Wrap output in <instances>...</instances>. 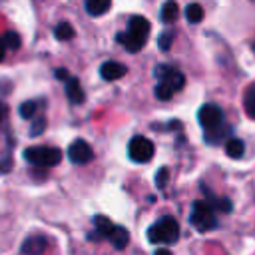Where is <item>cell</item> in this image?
Returning a JSON list of instances; mask_svg holds the SVG:
<instances>
[{
	"label": "cell",
	"mask_w": 255,
	"mask_h": 255,
	"mask_svg": "<svg viewBox=\"0 0 255 255\" xmlns=\"http://www.w3.org/2000/svg\"><path fill=\"white\" fill-rule=\"evenodd\" d=\"M147 239H149V243H155V245H159V243L171 245L179 239V223L173 217L163 215L147 229Z\"/></svg>",
	"instance_id": "6da1fadb"
},
{
	"label": "cell",
	"mask_w": 255,
	"mask_h": 255,
	"mask_svg": "<svg viewBox=\"0 0 255 255\" xmlns=\"http://www.w3.org/2000/svg\"><path fill=\"white\" fill-rule=\"evenodd\" d=\"M189 223L205 233V231H211L213 227H217V217H215V209L207 203V201H193L191 205V213H189Z\"/></svg>",
	"instance_id": "7a4b0ae2"
},
{
	"label": "cell",
	"mask_w": 255,
	"mask_h": 255,
	"mask_svg": "<svg viewBox=\"0 0 255 255\" xmlns=\"http://www.w3.org/2000/svg\"><path fill=\"white\" fill-rule=\"evenodd\" d=\"M24 159L32 165L38 167H52L58 165L62 159V151L58 147H50V145H42V147H26L24 149Z\"/></svg>",
	"instance_id": "3957f363"
},
{
	"label": "cell",
	"mask_w": 255,
	"mask_h": 255,
	"mask_svg": "<svg viewBox=\"0 0 255 255\" xmlns=\"http://www.w3.org/2000/svg\"><path fill=\"white\" fill-rule=\"evenodd\" d=\"M153 151H155V147L145 135H135L128 143V155H129V159H133L137 163L149 161L153 157Z\"/></svg>",
	"instance_id": "277c9868"
},
{
	"label": "cell",
	"mask_w": 255,
	"mask_h": 255,
	"mask_svg": "<svg viewBox=\"0 0 255 255\" xmlns=\"http://www.w3.org/2000/svg\"><path fill=\"white\" fill-rule=\"evenodd\" d=\"M197 122L201 124V128L205 131L213 129V128H219L223 124V112L215 104H203L199 108V112H197Z\"/></svg>",
	"instance_id": "5b68a950"
},
{
	"label": "cell",
	"mask_w": 255,
	"mask_h": 255,
	"mask_svg": "<svg viewBox=\"0 0 255 255\" xmlns=\"http://www.w3.org/2000/svg\"><path fill=\"white\" fill-rule=\"evenodd\" d=\"M68 157H70L72 163L84 165V163H88V161L94 159V149H92L84 139H76V141L70 143V147H68Z\"/></svg>",
	"instance_id": "8992f818"
},
{
	"label": "cell",
	"mask_w": 255,
	"mask_h": 255,
	"mask_svg": "<svg viewBox=\"0 0 255 255\" xmlns=\"http://www.w3.org/2000/svg\"><path fill=\"white\" fill-rule=\"evenodd\" d=\"M155 76L159 78V82H163L165 86H169L173 92H179L183 88V84H185L183 74L177 72V70H173V68H169V66H165V64L163 66H157Z\"/></svg>",
	"instance_id": "52a82bcc"
},
{
	"label": "cell",
	"mask_w": 255,
	"mask_h": 255,
	"mask_svg": "<svg viewBox=\"0 0 255 255\" xmlns=\"http://www.w3.org/2000/svg\"><path fill=\"white\" fill-rule=\"evenodd\" d=\"M94 225H96V233H90V235H88V239H92V241L108 239L110 233H112L114 227H116V225H114L108 217H104V215H96V217H94Z\"/></svg>",
	"instance_id": "ba28073f"
},
{
	"label": "cell",
	"mask_w": 255,
	"mask_h": 255,
	"mask_svg": "<svg viewBox=\"0 0 255 255\" xmlns=\"http://www.w3.org/2000/svg\"><path fill=\"white\" fill-rule=\"evenodd\" d=\"M126 72H128V68H126L124 64H120V62H114V60L102 64V68H100V76H102L104 80H108V82L120 80L122 76H126Z\"/></svg>",
	"instance_id": "9c48e42d"
},
{
	"label": "cell",
	"mask_w": 255,
	"mask_h": 255,
	"mask_svg": "<svg viewBox=\"0 0 255 255\" xmlns=\"http://www.w3.org/2000/svg\"><path fill=\"white\" fill-rule=\"evenodd\" d=\"M46 245H48L46 237H42V235H32V237H28V239L22 243V253H26V255H40L42 251H46Z\"/></svg>",
	"instance_id": "30bf717a"
},
{
	"label": "cell",
	"mask_w": 255,
	"mask_h": 255,
	"mask_svg": "<svg viewBox=\"0 0 255 255\" xmlns=\"http://www.w3.org/2000/svg\"><path fill=\"white\" fill-rule=\"evenodd\" d=\"M128 32L141 38V40H147V34H149V22L143 18V16H133L128 24Z\"/></svg>",
	"instance_id": "8fae6325"
},
{
	"label": "cell",
	"mask_w": 255,
	"mask_h": 255,
	"mask_svg": "<svg viewBox=\"0 0 255 255\" xmlns=\"http://www.w3.org/2000/svg\"><path fill=\"white\" fill-rule=\"evenodd\" d=\"M116 40H118L120 44H124V48H126L128 52H139V50L143 48V44H145V40H141V38H137V36H133V34H129V32L118 34Z\"/></svg>",
	"instance_id": "7c38bea8"
},
{
	"label": "cell",
	"mask_w": 255,
	"mask_h": 255,
	"mask_svg": "<svg viewBox=\"0 0 255 255\" xmlns=\"http://www.w3.org/2000/svg\"><path fill=\"white\" fill-rule=\"evenodd\" d=\"M66 94H68V100L72 104H82L84 102V90H82V86L76 78L66 80Z\"/></svg>",
	"instance_id": "4fadbf2b"
},
{
	"label": "cell",
	"mask_w": 255,
	"mask_h": 255,
	"mask_svg": "<svg viewBox=\"0 0 255 255\" xmlns=\"http://www.w3.org/2000/svg\"><path fill=\"white\" fill-rule=\"evenodd\" d=\"M108 241L116 247V249H124L126 245H128V241H129V233H128V229L126 227H114V231L110 233V237H108Z\"/></svg>",
	"instance_id": "5bb4252c"
},
{
	"label": "cell",
	"mask_w": 255,
	"mask_h": 255,
	"mask_svg": "<svg viewBox=\"0 0 255 255\" xmlns=\"http://www.w3.org/2000/svg\"><path fill=\"white\" fill-rule=\"evenodd\" d=\"M225 153L231 159H239L245 153V143L241 139H237V137H227V141H225Z\"/></svg>",
	"instance_id": "9a60e30c"
},
{
	"label": "cell",
	"mask_w": 255,
	"mask_h": 255,
	"mask_svg": "<svg viewBox=\"0 0 255 255\" xmlns=\"http://www.w3.org/2000/svg\"><path fill=\"white\" fill-rule=\"evenodd\" d=\"M177 16H179V8H177V4H175L173 0H167V2L161 6V14H159L161 22L171 24V22L177 20Z\"/></svg>",
	"instance_id": "2e32d148"
},
{
	"label": "cell",
	"mask_w": 255,
	"mask_h": 255,
	"mask_svg": "<svg viewBox=\"0 0 255 255\" xmlns=\"http://www.w3.org/2000/svg\"><path fill=\"white\" fill-rule=\"evenodd\" d=\"M110 4H112L110 0H86V10L92 16H100L110 10Z\"/></svg>",
	"instance_id": "e0dca14e"
},
{
	"label": "cell",
	"mask_w": 255,
	"mask_h": 255,
	"mask_svg": "<svg viewBox=\"0 0 255 255\" xmlns=\"http://www.w3.org/2000/svg\"><path fill=\"white\" fill-rule=\"evenodd\" d=\"M185 18L189 24H199L203 20V8L199 4H189L185 8Z\"/></svg>",
	"instance_id": "ac0fdd59"
},
{
	"label": "cell",
	"mask_w": 255,
	"mask_h": 255,
	"mask_svg": "<svg viewBox=\"0 0 255 255\" xmlns=\"http://www.w3.org/2000/svg\"><path fill=\"white\" fill-rule=\"evenodd\" d=\"M54 36H56L60 42H66V40L74 38V28H72V24H68V22H60V24L56 26V30H54Z\"/></svg>",
	"instance_id": "d6986e66"
},
{
	"label": "cell",
	"mask_w": 255,
	"mask_h": 255,
	"mask_svg": "<svg viewBox=\"0 0 255 255\" xmlns=\"http://www.w3.org/2000/svg\"><path fill=\"white\" fill-rule=\"evenodd\" d=\"M245 112H247L249 118L255 120V86H251L245 92Z\"/></svg>",
	"instance_id": "ffe728a7"
},
{
	"label": "cell",
	"mask_w": 255,
	"mask_h": 255,
	"mask_svg": "<svg viewBox=\"0 0 255 255\" xmlns=\"http://www.w3.org/2000/svg\"><path fill=\"white\" fill-rule=\"evenodd\" d=\"M205 195H209V193H205ZM209 199H211V203H209V205H211L213 209L223 211V213L231 211V207H233V205H231V201H229V199H225V197H211V195H209Z\"/></svg>",
	"instance_id": "44dd1931"
},
{
	"label": "cell",
	"mask_w": 255,
	"mask_h": 255,
	"mask_svg": "<svg viewBox=\"0 0 255 255\" xmlns=\"http://www.w3.org/2000/svg\"><path fill=\"white\" fill-rule=\"evenodd\" d=\"M2 42H4V46H6L8 50H18L20 44H22V40H20V36H18L16 32H6Z\"/></svg>",
	"instance_id": "7402d4cb"
},
{
	"label": "cell",
	"mask_w": 255,
	"mask_h": 255,
	"mask_svg": "<svg viewBox=\"0 0 255 255\" xmlns=\"http://www.w3.org/2000/svg\"><path fill=\"white\" fill-rule=\"evenodd\" d=\"M175 92L169 88V86H165L163 82H159L157 86H155V98L157 100H161V102H167V100H171V96H173Z\"/></svg>",
	"instance_id": "603a6c76"
},
{
	"label": "cell",
	"mask_w": 255,
	"mask_h": 255,
	"mask_svg": "<svg viewBox=\"0 0 255 255\" xmlns=\"http://www.w3.org/2000/svg\"><path fill=\"white\" fill-rule=\"evenodd\" d=\"M34 114H36V102H34V100H28V102H24V104L20 106V116H22L24 120L34 118Z\"/></svg>",
	"instance_id": "cb8c5ba5"
},
{
	"label": "cell",
	"mask_w": 255,
	"mask_h": 255,
	"mask_svg": "<svg viewBox=\"0 0 255 255\" xmlns=\"http://www.w3.org/2000/svg\"><path fill=\"white\" fill-rule=\"evenodd\" d=\"M171 44H173V34H171V32H161V36L157 38L159 50H161V52H167V50L171 48Z\"/></svg>",
	"instance_id": "d4e9b609"
},
{
	"label": "cell",
	"mask_w": 255,
	"mask_h": 255,
	"mask_svg": "<svg viewBox=\"0 0 255 255\" xmlns=\"http://www.w3.org/2000/svg\"><path fill=\"white\" fill-rule=\"evenodd\" d=\"M167 179H169V171H167V167H159L157 173H155V185H157V189H163L165 183H167Z\"/></svg>",
	"instance_id": "484cf974"
},
{
	"label": "cell",
	"mask_w": 255,
	"mask_h": 255,
	"mask_svg": "<svg viewBox=\"0 0 255 255\" xmlns=\"http://www.w3.org/2000/svg\"><path fill=\"white\" fill-rule=\"evenodd\" d=\"M44 128H46V120H44V118H38V120H34V124H32V129H30V135H32V137L40 135V133L44 131Z\"/></svg>",
	"instance_id": "4316f807"
},
{
	"label": "cell",
	"mask_w": 255,
	"mask_h": 255,
	"mask_svg": "<svg viewBox=\"0 0 255 255\" xmlns=\"http://www.w3.org/2000/svg\"><path fill=\"white\" fill-rule=\"evenodd\" d=\"M56 78H58V80H64V82H66V80L70 78V74H68V72H66L64 68H60V70H56Z\"/></svg>",
	"instance_id": "83f0119b"
},
{
	"label": "cell",
	"mask_w": 255,
	"mask_h": 255,
	"mask_svg": "<svg viewBox=\"0 0 255 255\" xmlns=\"http://www.w3.org/2000/svg\"><path fill=\"white\" fill-rule=\"evenodd\" d=\"M6 114H8V106H6L4 102H0V120L6 118Z\"/></svg>",
	"instance_id": "f1b7e54d"
},
{
	"label": "cell",
	"mask_w": 255,
	"mask_h": 255,
	"mask_svg": "<svg viewBox=\"0 0 255 255\" xmlns=\"http://www.w3.org/2000/svg\"><path fill=\"white\" fill-rule=\"evenodd\" d=\"M153 255H171V251H169L167 247H161V249H155Z\"/></svg>",
	"instance_id": "f546056e"
},
{
	"label": "cell",
	"mask_w": 255,
	"mask_h": 255,
	"mask_svg": "<svg viewBox=\"0 0 255 255\" xmlns=\"http://www.w3.org/2000/svg\"><path fill=\"white\" fill-rule=\"evenodd\" d=\"M4 56H6V46H4V42L0 40V62L4 60Z\"/></svg>",
	"instance_id": "4dcf8cb0"
}]
</instances>
